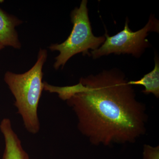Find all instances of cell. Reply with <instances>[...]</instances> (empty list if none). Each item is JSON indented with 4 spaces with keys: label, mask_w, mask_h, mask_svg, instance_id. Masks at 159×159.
Instances as JSON below:
<instances>
[{
    "label": "cell",
    "mask_w": 159,
    "mask_h": 159,
    "mask_svg": "<svg viewBox=\"0 0 159 159\" xmlns=\"http://www.w3.org/2000/svg\"><path fill=\"white\" fill-rule=\"evenodd\" d=\"M132 86L117 69L83 77L71 86L66 101L77 116L79 130L93 144L133 142L145 133V107Z\"/></svg>",
    "instance_id": "cell-1"
},
{
    "label": "cell",
    "mask_w": 159,
    "mask_h": 159,
    "mask_svg": "<svg viewBox=\"0 0 159 159\" xmlns=\"http://www.w3.org/2000/svg\"><path fill=\"white\" fill-rule=\"evenodd\" d=\"M48 51L40 49L35 64L29 71L22 74L7 71L4 81L14 96V105L20 115L26 130L33 134L40 129L38 107L44 89L43 68L47 61Z\"/></svg>",
    "instance_id": "cell-2"
},
{
    "label": "cell",
    "mask_w": 159,
    "mask_h": 159,
    "mask_svg": "<svg viewBox=\"0 0 159 159\" xmlns=\"http://www.w3.org/2000/svg\"><path fill=\"white\" fill-rule=\"evenodd\" d=\"M88 1L83 0L79 8H75L71 13V20L73 28L70 35L64 42L51 44L49 48L52 51H58L59 54L55 57L54 67L57 70L61 69L71 57L75 54L82 53L90 55L89 50L99 48L105 40V36L97 37L92 32L89 18Z\"/></svg>",
    "instance_id": "cell-3"
},
{
    "label": "cell",
    "mask_w": 159,
    "mask_h": 159,
    "mask_svg": "<svg viewBox=\"0 0 159 159\" xmlns=\"http://www.w3.org/2000/svg\"><path fill=\"white\" fill-rule=\"evenodd\" d=\"M129 22L127 17L124 29L113 36H109L106 31L105 41L98 49L91 51L90 55L93 59L111 54H131L137 58L140 57L145 49L150 47L147 38L148 33L152 31L159 33V20L151 16L145 27L136 31L129 29Z\"/></svg>",
    "instance_id": "cell-4"
},
{
    "label": "cell",
    "mask_w": 159,
    "mask_h": 159,
    "mask_svg": "<svg viewBox=\"0 0 159 159\" xmlns=\"http://www.w3.org/2000/svg\"><path fill=\"white\" fill-rule=\"evenodd\" d=\"M0 130L5 143L2 159H29V155L23 148L20 140L12 129L10 120L6 119L2 121Z\"/></svg>",
    "instance_id": "cell-5"
},
{
    "label": "cell",
    "mask_w": 159,
    "mask_h": 159,
    "mask_svg": "<svg viewBox=\"0 0 159 159\" xmlns=\"http://www.w3.org/2000/svg\"><path fill=\"white\" fill-rule=\"evenodd\" d=\"M23 21L0 8V43L4 47L20 49L21 45L15 28Z\"/></svg>",
    "instance_id": "cell-6"
},
{
    "label": "cell",
    "mask_w": 159,
    "mask_h": 159,
    "mask_svg": "<svg viewBox=\"0 0 159 159\" xmlns=\"http://www.w3.org/2000/svg\"><path fill=\"white\" fill-rule=\"evenodd\" d=\"M154 68L152 71L145 74L139 80L128 81L131 85H142L145 87L143 93L153 94L157 98L159 97V61L157 56L154 59Z\"/></svg>",
    "instance_id": "cell-7"
},
{
    "label": "cell",
    "mask_w": 159,
    "mask_h": 159,
    "mask_svg": "<svg viewBox=\"0 0 159 159\" xmlns=\"http://www.w3.org/2000/svg\"><path fill=\"white\" fill-rule=\"evenodd\" d=\"M144 159H159V148H152L148 145H146L144 150Z\"/></svg>",
    "instance_id": "cell-8"
},
{
    "label": "cell",
    "mask_w": 159,
    "mask_h": 159,
    "mask_svg": "<svg viewBox=\"0 0 159 159\" xmlns=\"http://www.w3.org/2000/svg\"><path fill=\"white\" fill-rule=\"evenodd\" d=\"M5 48V47H4V46H3L0 43V51L2 50V49H4Z\"/></svg>",
    "instance_id": "cell-9"
}]
</instances>
